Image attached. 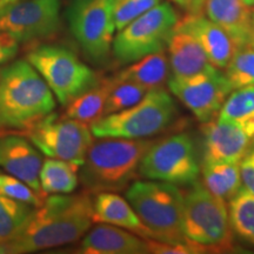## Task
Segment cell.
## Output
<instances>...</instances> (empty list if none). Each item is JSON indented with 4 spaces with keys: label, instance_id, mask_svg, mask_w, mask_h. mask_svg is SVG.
Returning a JSON list of instances; mask_svg holds the SVG:
<instances>
[{
    "label": "cell",
    "instance_id": "277c9868",
    "mask_svg": "<svg viewBox=\"0 0 254 254\" xmlns=\"http://www.w3.org/2000/svg\"><path fill=\"white\" fill-rule=\"evenodd\" d=\"M126 199L153 233V240L193 245L184 236V194L177 185L157 180L135 182L127 189Z\"/></svg>",
    "mask_w": 254,
    "mask_h": 254
},
{
    "label": "cell",
    "instance_id": "ffe728a7",
    "mask_svg": "<svg viewBox=\"0 0 254 254\" xmlns=\"http://www.w3.org/2000/svg\"><path fill=\"white\" fill-rule=\"evenodd\" d=\"M166 47L173 77H189L212 66L198 41L177 26L171 32Z\"/></svg>",
    "mask_w": 254,
    "mask_h": 254
},
{
    "label": "cell",
    "instance_id": "603a6c76",
    "mask_svg": "<svg viewBox=\"0 0 254 254\" xmlns=\"http://www.w3.org/2000/svg\"><path fill=\"white\" fill-rule=\"evenodd\" d=\"M80 166L62 159H46L41 165L39 180L44 193L69 194L78 186Z\"/></svg>",
    "mask_w": 254,
    "mask_h": 254
},
{
    "label": "cell",
    "instance_id": "ac0fdd59",
    "mask_svg": "<svg viewBox=\"0 0 254 254\" xmlns=\"http://www.w3.org/2000/svg\"><path fill=\"white\" fill-rule=\"evenodd\" d=\"M205 15L230 36L237 49L245 47L252 32V9L243 0H206Z\"/></svg>",
    "mask_w": 254,
    "mask_h": 254
},
{
    "label": "cell",
    "instance_id": "5bb4252c",
    "mask_svg": "<svg viewBox=\"0 0 254 254\" xmlns=\"http://www.w3.org/2000/svg\"><path fill=\"white\" fill-rule=\"evenodd\" d=\"M204 124V159L239 163L251 150L254 138L238 124L219 118Z\"/></svg>",
    "mask_w": 254,
    "mask_h": 254
},
{
    "label": "cell",
    "instance_id": "f1b7e54d",
    "mask_svg": "<svg viewBox=\"0 0 254 254\" xmlns=\"http://www.w3.org/2000/svg\"><path fill=\"white\" fill-rule=\"evenodd\" d=\"M111 81H112V87H111L110 93L107 95L103 116L128 109V107L139 103L148 92L146 88L133 84V82H117L113 81L112 79H111Z\"/></svg>",
    "mask_w": 254,
    "mask_h": 254
},
{
    "label": "cell",
    "instance_id": "4316f807",
    "mask_svg": "<svg viewBox=\"0 0 254 254\" xmlns=\"http://www.w3.org/2000/svg\"><path fill=\"white\" fill-rule=\"evenodd\" d=\"M33 209L26 202L0 195V246L17 236Z\"/></svg>",
    "mask_w": 254,
    "mask_h": 254
},
{
    "label": "cell",
    "instance_id": "8d00e7d4",
    "mask_svg": "<svg viewBox=\"0 0 254 254\" xmlns=\"http://www.w3.org/2000/svg\"><path fill=\"white\" fill-rule=\"evenodd\" d=\"M244 2H245V4H247L249 6H251V7H252V6H254V0H243Z\"/></svg>",
    "mask_w": 254,
    "mask_h": 254
},
{
    "label": "cell",
    "instance_id": "8992f818",
    "mask_svg": "<svg viewBox=\"0 0 254 254\" xmlns=\"http://www.w3.org/2000/svg\"><path fill=\"white\" fill-rule=\"evenodd\" d=\"M190 186L184 195V236L204 250H230L232 228L226 201L198 182Z\"/></svg>",
    "mask_w": 254,
    "mask_h": 254
},
{
    "label": "cell",
    "instance_id": "8fae6325",
    "mask_svg": "<svg viewBox=\"0 0 254 254\" xmlns=\"http://www.w3.org/2000/svg\"><path fill=\"white\" fill-rule=\"evenodd\" d=\"M28 139L41 153L81 166L88 148L93 144V134L86 123L59 118L51 112L27 129Z\"/></svg>",
    "mask_w": 254,
    "mask_h": 254
},
{
    "label": "cell",
    "instance_id": "4fadbf2b",
    "mask_svg": "<svg viewBox=\"0 0 254 254\" xmlns=\"http://www.w3.org/2000/svg\"><path fill=\"white\" fill-rule=\"evenodd\" d=\"M167 85L174 97L201 123H207L217 116L232 92L224 73L213 65L189 77L171 75Z\"/></svg>",
    "mask_w": 254,
    "mask_h": 254
},
{
    "label": "cell",
    "instance_id": "d6a6232c",
    "mask_svg": "<svg viewBox=\"0 0 254 254\" xmlns=\"http://www.w3.org/2000/svg\"><path fill=\"white\" fill-rule=\"evenodd\" d=\"M19 43L8 34L0 32V66L17 56Z\"/></svg>",
    "mask_w": 254,
    "mask_h": 254
},
{
    "label": "cell",
    "instance_id": "484cf974",
    "mask_svg": "<svg viewBox=\"0 0 254 254\" xmlns=\"http://www.w3.org/2000/svg\"><path fill=\"white\" fill-rule=\"evenodd\" d=\"M228 202L231 228L243 239L254 243V195L241 187Z\"/></svg>",
    "mask_w": 254,
    "mask_h": 254
},
{
    "label": "cell",
    "instance_id": "6da1fadb",
    "mask_svg": "<svg viewBox=\"0 0 254 254\" xmlns=\"http://www.w3.org/2000/svg\"><path fill=\"white\" fill-rule=\"evenodd\" d=\"M93 222V201L87 194H56L34 207L13 239L0 246V253L23 254L55 249L84 237Z\"/></svg>",
    "mask_w": 254,
    "mask_h": 254
},
{
    "label": "cell",
    "instance_id": "7402d4cb",
    "mask_svg": "<svg viewBox=\"0 0 254 254\" xmlns=\"http://www.w3.org/2000/svg\"><path fill=\"white\" fill-rule=\"evenodd\" d=\"M239 163L204 159L201 172L206 189L225 201L233 198L243 187Z\"/></svg>",
    "mask_w": 254,
    "mask_h": 254
},
{
    "label": "cell",
    "instance_id": "ba28073f",
    "mask_svg": "<svg viewBox=\"0 0 254 254\" xmlns=\"http://www.w3.org/2000/svg\"><path fill=\"white\" fill-rule=\"evenodd\" d=\"M178 20L172 6L168 2H159L118 31L112 44L114 58L126 65L152 53L161 52Z\"/></svg>",
    "mask_w": 254,
    "mask_h": 254
},
{
    "label": "cell",
    "instance_id": "44dd1931",
    "mask_svg": "<svg viewBox=\"0 0 254 254\" xmlns=\"http://www.w3.org/2000/svg\"><path fill=\"white\" fill-rule=\"evenodd\" d=\"M168 59L164 51H161L132 63L112 80L117 82H133L147 91L161 90L168 80Z\"/></svg>",
    "mask_w": 254,
    "mask_h": 254
},
{
    "label": "cell",
    "instance_id": "3957f363",
    "mask_svg": "<svg viewBox=\"0 0 254 254\" xmlns=\"http://www.w3.org/2000/svg\"><path fill=\"white\" fill-rule=\"evenodd\" d=\"M153 144L144 139L104 138L88 148L79 178L93 193L120 192L138 173L146 151Z\"/></svg>",
    "mask_w": 254,
    "mask_h": 254
},
{
    "label": "cell",
    "instance_id": "f546056e",
    "mask_svg": "<svg viewBox=\"0 0 254 254\" xmlns=\"http://www.w3.org/2000/svg\"><path fill=\"white\" fill-rule=\"evenodd\" d=\"M0 195L26 202L33 207H39L46 199V193L38 192L18 178L2 173H0Z\"/></svg>",
    "mask_w": 254,
    "mask_h": 254
},
{
    "label": "cell",
    "instance_id": "30bf717a",
    "mask_svg": "<svg viewBox=\"0 0 254 254\" xmlns=\"http://www.w3.org/2000/svg\"><path fill=\"white\" fill-rule=\"evenodd\" d=\"M67 19L73 37L85 56L98 65L109 62L117 30L112 0H73Z\"/></svg>",
    "mask_w": 254,
    "mask_h": 254
},
{
    "label": "cell",
    "instance_id": "d6986e66",
    "mask_svg": "<svg viewBox=\"0 0 254 254\" xmlns=\"http://www.w3.org/2000/svg\"><path fill=\"white\" fill-rule=\"evenodd\" d=\"M93 222L113 225L144 239H154L127 199L114 192L98 193L93 200Z\"/></svg>",
    "mask_w": 254,
    "mask_h": 254
},
{
    "label": "cell",
    "instance_id": "83f0119b",
    "mask_svg": "<svg viewBox=\"0 0 254 254\" xmlns=\"http://www.w3.org/2000/svg\"><path fill=\"white\" fill-rule=\"evenodd\" d=\"M224 73L232 91L254 86V50L250 46L237 49Z\"/></svg>",
    "mask_w": 254,
    "mask_h": 254
},
{
    "label": "cell",
    "instance_id": "e575fe53",
    "mask_svg": "<svg viewBox=\"0 0 254 254\" xmlns=\"http://www.w3.org/2000/svg\"><path fill=\"white\" fill-rule=\"evenodd\" d=\"M247 46H250L251 49L254 50V24H253V27H252V32H251V36H250L249 44H247Z\"/></svg>",
    "mask_w": 254,
    "mask_h": 254
},
{
    "label": "cell",
    "instance_id": "d590c367",
    "mask_svg": "<svg viewBox=\"0 0 254 254\" xmlns=\"http://www.w3.org/2000/svg\"><path fill=\"white\" fill-rule=\"evenodd\" d=\"M17 1H23V0H0V8L4 7L6 5L13 4V2H17Z\"/></svg>",
    "mask_w": 254,
    "mask_h": 254
},
{
    "label": "cell",
    "instance_id": "5b68a950",
    "mask_svg": "<svg viewBox=\"0 0 254 254\" xmlns=\"http://www.w3.org/2000/svg\"><path fill=\"white\" fill-rule=\"evenodd\" d=\"M177 106L167 91H148L128 109L100 117L90 124L93 136L145 139L166 129L177 117Z\"/></svg>",
    "mask_w": 254,
    "mask_h": 254
},
{
    "label": "cell",
    "instance_id": "e0dca14e",
    "mask_svg": "<svg viewBox=\"0 0 254 254\" xmlns=\"http://www.w3.org/2000/svg\"><path fill=\"white\" fill-rule=\"evenodd\" d=\"M84 254H146L147 243L144 238L124 228L104 224L88 232L79 246Z\"/></svg>",
    "mask_w": 254,
    "mask_h": 254
},
{
    "label": "cell",
    "instance_id": "9c48e42d",
    "mask_svg": "<svg viewBox=\"0 0 254 254\" xmlns=\"http://www.w3.org/2000/svg\"><path fill=\"white\" fill-rule=\"evenodd\" d=\"M200 166L192 138L174 134L153 142L142 157L138 173L150 180L192 185L198 180Z\"/></svg>",
    "mask_w": 254,
    "mask_h": 254
},
{
    "label": "cell",
    "instance_id": "d4e9b609",
    "mask_svg": "<svg viewBox=\"0 0 254 254\" xmlns=\"http://www.w3.org/2000/svg\"><path fill=\"white\" fill-rule=\"evenodd\" d=\"M218 114L219 119L238 124L254 138V86L233 90Z\"/></svg>",
    "mask_w": 254,
    "mask_h": 254
},
{
    "label": "cell",
    "instance_id": "7a4b0ae2",
    "mask_svg": "<svg viewBox=\"0 0 254 254\" xmlns=\"http://www.w3.org/2000/svg\"><path fill=\"white\" fill-rule=\"evenodd\" d=\"M53 92L27 60L0 68V129H27L55 110Z\"/></svg>",
    "mask_w": 254,
    "mask_h": 254
},
{
    "label": "cell",
    "instance_id": "7c38bea8",
    "mask_svg": "<svg viewBox=\"0 0 254 254\" xmlns=\"http://www.w3.org/2000/svg\"><path fill=\"white\" fill-rule=\"evenodd\" d=\"M60 0H23L0 8V32L18 43L50 38L60 26Z\"/></svg>",
    "mask_w": 254,
    "mask_h": 254
},
{
    "label": "cell",
    "instance_id": "1f68e13d",
    "mask_svg": "<svg viewBox=\"0 0 254 254\" xmlns=\"http://www.w3.org/2000/svg\"><path fill=\"white\" fill-rule=\"evenodd\" d=\"M239 167L243 187L254 195V148L244 155L239 163Z\"/></svg>",
    "mask_w": 254,
    "mask_h": 254
},
{
    "label": "cell",
    "instance_id": "836d02e7",
    "mask_svg": "<svg viewBox=\"0 0 254 254\" xmlns=\"http://www.w3.org/2000/svg\"><path fill=\"white\" fill-rule=\"evenodd\" d=\"M186 13H200L204 9L206 0H172Z\"/></svg>",
    "mask_w": 254,
    "mask_h": 254
},
{
    "label": "cell",
    "instance_id": "74e56055",
    "mask_svg": "<svg viewBox=\"0 0 254 254\" xmlns=\"http://www.w3.org/2000/svg\"><path fill=\"white\" fill-rule=\"evenodd\" d=\"M252 20H253V24H254V9L252 11Z\"/></svg>",
    "mask_w": 254,
    "mask_h": 254
},
{
    "label": "cell",
    "instance_id": "9a60e30c",
    "mask_svg": "<svg viewBox=\"0 0 254 254\" xmlns=\"http://www.w3.org/2000/svg\"><path fill=\"white\" fill-rule=\"evenodd\" d=\"M176 26L187 32L204 50L209 63L217 68H225L230 63L237 47L222 28L200 13H187Z\"/></svg>",
    "mask_w": 254,
    "mask_h": 254
},
{
    "label": "cell",
    "instance_id": "52a82bcc",
    "mask_svg": "<svg viewBox=\"0 0 254 254\" xmlns=\"http://www.w3.org/2000/svg\"><path fill=\"white\" fill-rule=\"evenodd\" d=\"M27 62L43 77L62 105H67L101 81L93 69L65 46H38L28 52Z\"/></svg>",
    "mask_w": 254,
    "mask_h": 254
},
{
    "label": "cell",
    "instance_id": "4dcf8cb0",
    "mask_svg": "<svg viewBox=\"0 0 254 254\" xmlns=\"http://www.w3.org/2000/svg\"><path fill=\"white\" fill-rule=\"evenodd\" d=\"M161 0H112L113 19L117 30H122Z\"/></svg>",
    "mask_w": 254,
    "mask_h": 254
},
{
    "label": "cell",
    "instance_id": "2e32d148",
    "mask_svg": "<svg viewBox=\"0 0 254 254\" xmlns=\"http://www.w3.org/2000/svg\"><path fill=\"white\" fill-rule=\"evenodd\" d=\"M43 159L31 140L21 135L0 136V167L38 192H43L39 173Z\"/></svg>",
    "mask_w": 254,
    "mask_h": 254
},
{
    "label": "cell",
    "instance_id": "cb8c5ba5",
    "mask_svg": "<svg viewBox=\"0 0 254 254\" xmlns=\"http://www.w3.org/2000/svg\"><path fill=\"white\" fill-rule=\"evenodd\" d=\"M112 87L111 80H101L97 86L91 88L69 101L65 117L82 123H93L103 117L105 103Z\"/></svg>",
    "mask_w": 254,
    "mask_h": 254
}]
</instances>
